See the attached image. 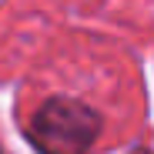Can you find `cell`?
I'll return each mask as SVG.
<instances>
[{
  "instance_id": "3",
  "label": "cell",
  "mask_w": 154,
  "mask_h": 154,
  "mask_svg": "<svg viewBox=\"0 0 154 154\" xmlns=\"http://www.w3.org/2000/svg\"><path fill=\"white\" fill-rule=\"evenodd\" d=\"M0 154H4V151H0Z\"/></svg>"
},
{
  "instance_id": "1",
  "label": "cell",
  "mask_w": 154,
  "mask_h": 154,
  "mask_svg": "<svg viewBox=\"0 0 154 154\" xmlns=\"http://www.w3.org/2000/svg\"><path fill=\"white\" fill-rule=\"evenodd\" d=\"M97 134V111L74 97H50L27 127V137L40 154H91Z\"/></svg>"
},
{
  "instance_id": "2",
  "label": "cell",
  "mask_w": 154,
  "mask_h": 154,
  "mask_svg": "<svg viewBox=\"0 0 154 154\" xmlns=\"http://www.w3.org/2000/svg\"><path fill=\"white\" fill-rule=\"evenodd\" d=\"M134 154H151V151H144V147H141V151H134Z\"/></svg>"
}]
</instances>
